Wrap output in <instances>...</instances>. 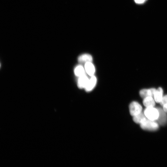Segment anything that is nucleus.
<instances>
[{"label": "nucleus", "mask_w": 167, "mask_h": 167, "mask_svg": "<svg viewBox=\"0 0 167 167\" xmlns=\"http://www.w3.org/2000/svg\"><path fill=\"white\" fill-rule=\"evenodd\" d=\"M144 113L148 119L152 121L156 120L159 115L157 109L153 107L147 108L145 109Z\"/></svg>", "instance_id": "obj_1"}, {"label": "nucleus", "mask_w": 167, "mask_h": 167, "mask_svg": "<svg viewBox=\"0 0 167 167\" xmlns=\"http://www.w3.org/2000/svg\"><path fill=\"white\" fill-rule=\"evenodd\" d=\"M140 126L142 129L150 131H156L159 127L158 124L155 121L151 120L148 118L140 124Z\"/></svg>", "instance_id": "obj_2"}, {"label": "nucleus", "mask_w": 167, "mask_h": 167, "mask_svg": "<svg viewBox=\"0 0 167 167\" xmlns=\"http://www.w3.org/2000/svg\"><path fill=\"white\" fill-rule=\"evenodd\" d=\"M129 111L131 115L133 117L141 112L142 107L136 101L132 102L129 105Z\"/></svg>", "instance_id": "obj_3"}, {"label": "nucleus", "mask_w": 167, "mask_h": 167, "mask_svg": "<svg viewBox=\"0 0 167 167\" xmlns=\"http://www.w3.org/2000/svg\"><path fill=\"white\" fill-rule=\"evenodd\" d=\"M157 109L159 111V115L156 121L161 125H165L167 122V116L166 112L161 108Z\"/></svg>", "instance_id": "obj_4"}, {"label": "nucleus", "mask_w": 167, "mask_h": 167, "mask_svg": "<svg viewBox=\"0 0 167 167\" xmlns=\"http://www.w3.org/2000/svg\"><path fill=\"white\" fill-rule=\"evenodd\" d=\"M89 79L85 74L79 77L77 82V86L80 89L85 88Z\"/></svg>", "instance_id": "obj_5"}, {"label": "nucleus", "mask_w": 167, "mask_h": 167, "mask_svg": "<svg viewBox=\"0 0 167 167\" xmlns=\"http://www.w3.org/2000/svg\"><path fill=\"white\" fill-rule=\"evenodd\" d=\"M156 90L154 88L149 89H144L139 92L140 96L142 98H145L148 96H154Z\"/></svg>", "instance_id": "obj_6"}, {"label": "nucleus", "mask_w": 167, "mask_h": 167, "mask_svg": "<svg viewBox=\"0 0 167 167\" xmlns=\"http://www.w3.org/2000/svg\"><path fill=\"white\" fill-rule=\"evenodd\" d=\"M96 82L97 79L96 77L94 75L92 76L84 88L85 91L87 92L91 91L95 86Z\"/></svg>", "instance_id": "obj_7"}, {"label": "nucleus", "mask_w": 167, "mask_h": 167, "mask_svg": "<svg viewBox=\"0 0 167 167\" xmlns=\"http://www.w3.org/2000/svg\"><path fill=\"white\" fill-rule=\"evenodd\" d=\"M84 69L88 75L91 76L94 75L95 69L94 65L91 62L86 63L85 64Z\"/></svg>", "instance_id": "obj_8"}, {"label": "nucleus", "mask_w": 167, "mask_h": 167, "mask_svg": "<svg viewBox=\"0 0 167 167\" xmlns=\"http://www.w3.org/2000/svg\"><path fill=\"white\" fill-rule=\"evenodd\" d=\"M92 56L88 54H82L79 56L78 58V61L80 63H85L87 62H92Z\"/></svg>", "instance_id": "obj_9"}, {"label": "nucleus", "mask_w": 167, "mask_h": 167, "mask_svg": "<svg viewBox=\"0 0 167 167\" xmlns=\"http://www.w3.org/2000/svg\"><path fill=\"white\" fill-rule=\"evenodd\" d=\"M154 100L152 97L148 96L144 98L143 101V104L147 108L153 107L155 104Z\"/></svg>", "instance_id": "obj_10"}, {"label": "nucleus", "mask_w": 167, "mask_h": 167, "mask_svg": "<svg viewBox=\"0 0 167 167\" xmlns=\"http://www.w3.org/2000/svg\"><path fill=\"white\" fill-rule=\"evenodd\" d=\"M147 118L145 116L144 113L141 112L139 114L133 117V120L136 123L141 124Z\"/></svg>", "instance_id": "obj_11"}, {"label": "nucleus", "mask_w": 167, "mask_h": 167, "mask_svg": "<svg viewBox=\"0 0 167 167\" xmlns=\"http://www.w3.org/2000/svg\"><path fill=\"white\" fill-rule=\"evenodd\" d=\"M163 90L161 88L156 90L154 95V99L157 103H160L163 97Z\"/></svg>", "instance_id": "obj_12"}, {"label": "nucleus", "mask_w": 167, "mask_h": 167, "mask_svg": "<svg viewBox=\"0 0 167 167\" xmlns=\"http://www.w3.org/2000/svg\"><path fill=\"white\" fill-rule=\"evenodd\" d=\"M85 69L82 65H78L74 69V74L76 76L79 77L85 74Z\"/></svg>", "instance_id": "obj_13"}, {"label": "nucleus", "mask_w": 167, "mask_h": 167, "mask_svg": "<svg viewBox=\"0 0 167 167\" xmlns=\"http://www.w3.org/2000/svg\"><path fill=\"white\" fill-rule=\"evenodd\" d=\"M160 103L162 106L167 103V95L163 96Z\"/></svg>", "instance_id": "obj_14"}, {"label": "nucleus", "mask_w": 167, "mask_h": 167, "mask_svg": "<svg viewBox=\"0 0 167 167\" xmlns=\"http://www.w3.org/2000/svg\"><path fill=\"white\" fill-rule=\"evenodd\" d=\"M146 0H134L135 2L138 4H141L144 2Z\"/></svg>", "instance_id": "obj_15"}, {"label": "nucleus", "mask_w": 167, "mask_h": 167, "mask_svg": "<svg viewBox=\"0 0 167 167\" xmlns=\"http://www.w3.org/2000/svg\"><path fill=\"white\" fill-rule=\"evenodd\" d=\"M163 109L166 113H167V103L163 106Z\"/></svg>", "instance_id": "obj_16"}]
</instances>
